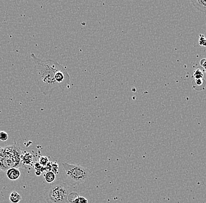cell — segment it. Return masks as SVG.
Returning a JSON list of instances; mask_svg holds the SVG:
<instances>
[{"label":"cell","mask_w":206,"mask_h":203,"mask_svg":"<svg viewBox=\"0 0 206 203\" xmlns=\"http://www.w3.org/2000/svg\"><path fill=\"white\" fill-rule=\"evenodd\" d=\"M31 56L34 63L35 82L44 95L62 92L69 84L70 76L62 65L53 60L40 59L34 53Z\"/></svg>","instance_id":"6da1fadb"},{"label":"cell","mask_w":206,"mask_h":203,"mask_svg":"<svg viewBox=\"0 0 206 203\" xmlns=\"http://www.w3.org/2000/svg\"><path fill=\"white\" fill-rule=\"evenodd\" d=\"M41 173H42V172H41L40 171H36V174L38 175V176L41 175Z\"/></svg>","instance_id":"ac0fdd59"},{"label":"cell","mask_w":206,"mask_h":203,"mask_svg":"<svg viewBox=\"0 0 206 203\" xmlns=\"http://www.w3.org/2000/svg\"><path fill=\"white\" fill-rule=\"evenodd\" d=\"M79 197V194L76 192H70L67 197L68 203H73L74 201Z\"/></svg>","instance_id":"9c48e42d"},{"label":"cell","mask_w":206,"mask_h":203,"mask_svg":"<svg viewBox=\"0 0 206 203\" xmlns=\"http://www.w3.org/2000/svg\"><path fill=\"white\" fill-rule=\"evenodd\" d=\"M200 39H199V44L201 46H206V39L204 38V35L200 34Z\"/></svg>","instance_id":"2e32d148"},{"label":"cell","mask_w":206,"mask_h":203,"mask_svg":"<svg viewBox=\"0 0 206 203\" xmlns=\"http://www.w3.org/2000/svg\"><path fill=\"white\" fill-rule=\"evenodd\" d=\"M8 139V135L6 132L4 131L0 132V141H6Z\"/></svg>","instance_id":"4fadbf2b"},{"label":"cell","mask_w":206,"mask_h":203,"mask_svg":"<svg viewBox=\"0 0 206 203\" xmlns=\"http://www.w3.org/2000/svg\"><path fill=\"white\" fill-rule=\"evenodd\" d=\"M200 64L201 67H203L204 69H205L206 70V59H202L201 61H200Z\"/></svg>","instance_id":"e0dca14e"},{"label":"cell","mask_w":206,"mask_h":203,"mask_svg":"<svg viewBox=\"0 0 206 203\" xmlns=\"http://www.w3.org/2000/svg\"><path fill=\"white\" fill-rule=\"evenodd\" d=\"M22 200L21 195L16 191H13L9 195V200L11 203H19Z\"/></svg>","instance_id":"52a82bcc"},{"label":"cell","mask_w":206,"mask_h":203,"mask_svg":"<svg viewBox=\"0 0 206 203\" xmlns=\"http://www.w3.org/2000/svg\"><path fill=\"white\" fill-rule=\"evenodd\" d=\"M45 179L48 183H52L56 179V174H54L52 171L47 172L44 175Z\"/></svg>","instance_id":"ba28073f"},{"label":"cell","mask_w":206,"mask_h":203,"mask_svg":"<svg viewBox=\"0 0 206 203\" xmlns=\"http://www.w3.org/2000/svg\"><path fill=\"white\" fill-rule=\"evenodd\" d=\"M205 73H206V70H205Z\"/></svg>","instance_id":"d6986e66"},{"label":"cell","mask_w":206,"mask_h":203,"mask_svg":"<svg viewBox=\"0 0 206 203\" xmlns=\"http://www.w3.org/2000/svg\"><path fill=\"white\" fill-rule=\"evenodd\" d=\"M205 82L203 80V79H196L193 82L192 87L193 88L197 91H201L204 90L205 86Z\"/></svg>","instance_id":"5b68a950"},{"label":"cell","mask_w":206,"mask_h":203,"mask_svg":"<svg viewBox=\"0 0 206 203\" xmlns=\"http://www.w3.org/2000/svg\"><path fill=\"white\" fill-rule=\"evenodd\" d=\"M49 162V159L46 156L40 157L39 160V163L43 167H45Z\"/></svg>","instance_id":"8fae6325"},{"label":"cell","mask_w":206,"mask_h":203,"mask_svg":"<svg viewBox=\"0 0 206 203\" xmlns=\"http://www.w3.org/2000/svg\"><path fill=\"white\" fill-rule=\"evenodd\" d=\"M193 75L196 78V79H202L204 77L203 73L200 69H197L195 70Z\"/></svg>","instance_id":"7c38bea8"},{"label":"cell","mask_w":206,"mask_h":203,"mask_svg":"<svg viewBox=\"0 0 206 203\" xmlns=\"http://www.w3.org/2000/svg\"><path fill=\"white\" fill-rule=\"evenodd\" d=\"M62 166L67 178L74 184H80L84 183L91 176V171L81 166L67 163H63Z\"/></svg>","instance_id":"3957f363"},{"label":"cell","mask_w":206,"mask_h":203,"mask_svg":"<svg viewBox=\"0 0 206 203\" xmlns=\"http://www.w3.org/2000/svg\"><path fill=\"white\" fill-rule=\"evenodd\" d=\"M58 169H59L58 164H57L56 162L55 163H52V169H51L52 172H53L54 174H58Z\"/></svg>","instance_id":"9a60e30c"},{"label":"cell","mask_w":206,"mask_h":203,"mask_svg":"<svg viewBox=\"0 0 206 203\" xmlns=\"http://www.w3.org/2000/svg\"><path fill=\"white\" fill-rule=\"evenodd\" d=\"M6 175L9 180H16L20 177L21 172L18 168L12 167L6 171Z\"/></svg>","instance_id":"277c9868"},{"label":"cell","mask_w":206,"mask_h":203,"mask_svg":"<svg viewBox=\"0 0 206 203\" xmlns=\"http://www.w3.org/2000/svg\"><path fill=\"white\" fill-rule=\"evenodd\" d=\"M5 157L4 149L0 147V170L3 171V161Z\"/></svg>","instance_id":"30bf717a"},{"label":"cell","mask_w":206,"mask_h":203,"mask_svg":"<svg viewBox=\"0 0 206 203\" xmlns=\"http://www.w3.org/2000/svg\"><path fill=\"white\" fill-rule=\"evenodd\" d=\"M70 193V187L67 183L55 182L46 186L44 197L48 203H68L67 197Z\"/></svg>","instance_id":"7a4b0ae2"},{"label":"cell","mask_w":206,"mask_h":203,"mask_svg":"<svg viewBox=\"0 0 206 203\" xmlns=\"http://www.w3.org/2000/svg\"><path fill=\"white\" fill-rule=\"evenodd\" d=\"M193 6L201 12H206V1H191Z\"/></svg>","instance_id":"8992f818"},{"label":"cell","mask_w":206,"mask_h":203,"mask_svg":"<svg viewBox=\"0 0 206 203\" xmlns=\"http://www.w3.org/2000/svg\"><path fill=\"white\" fill-rule=\"evenodd\" d=\"M73 203H88V200L83 197L79 196L74 201Z\"/></svg>","instance_id":"5bb4252c"}]
</instances>
